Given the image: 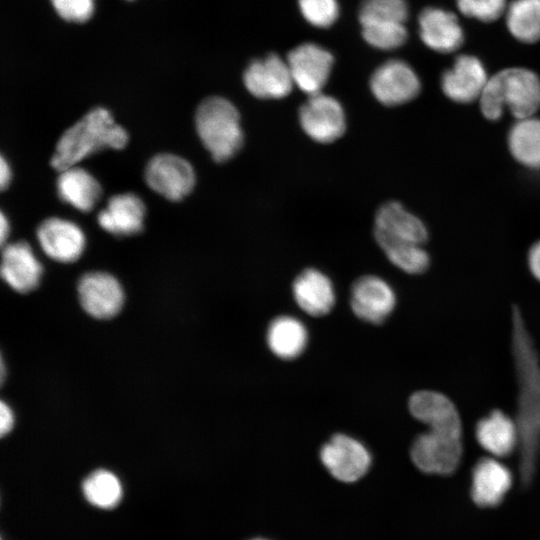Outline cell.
Returning a JSON list of instances; mask_svg holds the SVG:
<instances>
[{
    "label": "cell",
    "instance_id": "cell-31",
    "mask_svg": "<svg viewBox=\"0 0 540 540\" xmlns=\"http://www.w3.org/2000/svg\"><path fill=\"white\" fill-rule=\"evenodd\" d=\"M408 6L405 0H364L359 10L360 23L399 22L405 23Z\"/></svg>",
    "mask_w": 540,
    "mask_h": 540
},
{
    "label": "cell",
    "instance_id": "cell-21",
    "mask_svg": "<svg viewBox=\"0 0 540 540\" xmlns=\"http://www.w3.org/2000/svg\"><path fill=\"white\" fill-rule=\"evenodd\" d=\"M145 205L131 192L113 195L97 216L102 229L116 236H131L143 230Z\"/></svg>",
    "mask_w": 540,
    "mask_h": 540
},
{
    "label": "cell",
    "instance_id": "cell-33",
    "mask_svg": "<svg viewBox=\"0 0 540 540\" xmlns=\"http://www.w3.org/2000/svg\"><path fill=\"white\" fill-rule=\"evenodd\" d=\"M303 17L313 26L327 28L337 19V0H298Z\"/></svg>",
    "mask_w": 540,
    "mask_h": 540
},
{
    "label": "cell",
    "instance_id": "cell-26",
    "mask_svg": "<svg viewBox=\"0 0 540 540\" xmlns=\"http://www.w3.org/2000/svg\"><path fill=\"white\" fill-rule=\"evenodd\" d=\"M266 339L273 354L281 359L290 360L304 351L308 333L299 319L279 316L271 321Z\"/></svg>",
    "mask_w": 540,
    "mask_h": 540
},
{
    "label": "cell",
    "instance_id": "cell-34",
    "mask_svg": "<svg viewBox=\"0 0 540 540\" xmlns=\"http://www.w3.org/2000/svg\"><path fill=\"white\" fill-rule=\"evenodd\" d=\"M58 15L70 22H85L93 14L94 0H51Z\"/></svg>",
    "mask_w": 540,
    "mask_h": 540
},
{
    "label": "cell",
    "instance_id": "cell-17",
    "mask_svg": "<svg viewBox=\"0 0 540 540\" xmlns=\"http://www.w3.org/2000/svg\"><path fill=\"white\" fill-rule=\"evenodd\" d=\"M36 236L44 253L61 263L78 260L85 248V235L80 227L58 217L43 220L36 230Z\"/></svg>",
    "mask_w": 540,
    "mask_h": 540
},
{
    "label": "cell",
    "instance_id": "cell-12",
    "mask_svg": "<svg viewBox=\"0 0 540 540\" xmlns=\"http://www.w3.org/2000/svg\"><path fill=\"white\" fill-rule=\"evenodd\" d=\"M374 236L378 245L390 242L423 245L429 236L425 223L397 201L383 204L376 212Z\"/></svg>",
    "mask_w": 540,
    "mask_h": 540
},
{
    "label": "cell",
    "instance_id": "cell-28",
    "mask_svg": "<svg viewBox=\"0 0 540 540\" xmlns=\"http://www.w3.org/2000/svg\"><path fill=\"white\" fill-rule=\"evenodd\" d=\"M87 501L102 509H111L121 500L122 487L119 479L110 471L97 470L82 484Z\"/></svg>",
    "mask_w": 540,
    "mask_h": 540
},
{
    "label": "cell",
    "instance_id": "cell-22",
    "mask_svg": "<svg viewBox=\"0 0 540 540\" xmlns=\"http://www.w3.org/2000/svg\"><path fill=\"white\" fill-rule=\"evenodd\" d=\"M475 437L493 457L509 456L519 446L516 421L500 410H493L477 422Z\"/></svg>",
    "mask_w": 540,
    "mask_h": 540
},
{
    "label": "cell",
    "instance_id": "cell-27",
    "mask_svg": "<svg viewBox=\"0 0 540 540\" xmlns=\"http://www.w3.org/2000/svg\"><path fill=\"white\" fill-rule=\"evenodd\" d=\"M505 23L517 41L534 44L540 41V0H513L507 5Z\"/></svg>",
    "mask_w": 540,
    "mask_h": 540
},
{
    "label": "cell",
    "instance_id": "cell-20",
    "mask_svg": "<svg viewBox=\"0 0 540 540\" xmlns=\"http://www.w3.org/2000/svg\"><path fill=\"white\" fill-rule=\"evenodd\" d=\"M511 471L495 457L479 459L472 470L471 497L480 507H494L511 488Z\"/></svg>",
    "mask_w": 540,
    "mask_h": 540
},
{
    "label": "cell",
    "instance_id": "cell-29",
    "mask_svg": "<svg viewBox=\"0 0 540 540\" xmlns=\"http://www.w3.org/2000/svg\"><path fill=\"white\" fill-rule=\"evenodd\" d=\"M379 246L394 266L408 274L424 273L430 266V255L423 245L390 242Z\"/></svg>",
    "mask_w": 540,
    "mask_h": 540
},
{
    "label": "cell",
    "instance_id": "cell-24",
    "mask_svg": "<svg viewBox=\"0 0 540 540\" xmlns=\"http://www.w3.org/2000/svg\"><path fill=\"white\" fill-rule=\"evenodd\" d=\"M56 186L60 199L81 212L93 210L102 195L97 179L76 165L59 172Z\"/></svg>",
    "mask_w": 540,
    "mask_h": 540
},
{
    "label": "cell",
    "instance_id": "cell-25",
    "mask_svg": "<svg viewBox=\"0 0 540 540\" xmlns=\"http://www.w3.org/2000/svg\"><path fill=\"white\" fill-rule=\"evenodd\" d=\"M507 147L521 166L540 170V118L517 119L508 130Z\"/></svg>",
    "mask_w": 540,
    "mask_h": 540
},
{
    "label": "cell",
    "instance_id": "cell-15",
    "mask_svg": "<svg viewBox=\"0 0 540 540\" xmlns=\"http://www.w3.org/2000/svg\"><path fill=\"white\" fill-rule=\"evenodd\" d=\"M409 411L428 430L462 437V423L454 403L444 394L421 390L411 395Z\"/></svg>",
    "mask_w": 540,
    "mask_h": 540
},
{
    "label": "cell",
    "instance_id": "cell-14",
    "mask_svg": "<svg viewBox=\"0 0 540 540\" xmlns=\"http://www.w3.org/2000/svg\"><path fill=\"white\" fill-rule=\"evenodd\" d=\"M246 89L260 99H280L291 92L294 82L287 61L276 54L252 61L243 75Z\"/></svg>",
    "mask_w": 540,
    "mask_h": 540
},
{
    "label": "cell",
    "instance_id": "cell-18",
    "mask_svg": "<svg viewBox=\"0 0 540 540\" xmlns=\"http://www.w3.org/2000/svg\"><path fill=\"white\" fill-rule=\"evenodd\" d=\"M421 41L431 50L447 54L464 43V30L456 14L439 7H428L418 17Z\"/></svg>",
    "mask_w": 540,
    "mask_h": 540
},
{
    "label": "cell",
    "instance_id": "cell-19",
    "mask_svg": "<svg viewBox=\"0 0 540 540\" xmlns=\"http://www.w3.org/2000/svg\"><path fill=\"white\" fill-rule=\"evenodd\" d=\"M1 277L15 291L27 293L40 282L43 268L25 241L2 246Z\"/></svg>",
    "mask_w": 540,
    "mask_h": 540
},
{
    "label": "cell",
    "instance_id": "cell-35",
    "mask_svg": "<svg viewBox=\"0 0 540 540\" xmlns=\"http://www.w3.org/2000/svg\"><path fill=\"white\" fill-rule=\"evenodd\" d=\"M527 264L530 273L540 282V239L530 246L527 253Z\"/></svg>",
    "mask_w": 540,
    "mask_h": 540
},
{
    "label": "cell",
    "instance_id": "cell-5",
    "mask_svg": "<svg viewBox=\"0 0 540 540\" xmlns=\"http://www.w3.org/2000/svg\"><path fill=\"white\" fill-rule=\"evenodd\" d=\"M463 454L462 437L428 430L410 448L413 464L422 472L447 476L456 471Z\"/></svg>",
    "mask_w": 540,
    "mask_h": 540
},
{
    "label": "cell",
    "instance_id": "cell-9",
    "mask_svg": "<svg viewBox=\"0 0 540 540\" xmlns=\"http://www.w3.org/2000/svg\"><path fill=\"white\" fill-rule=\"evenodd\" d=\"M320 459L335 479L345 483L362 478L371 465V455L367 448L345 434H336L324 444Z\"/></svg>",
    "mask_w": 540,
    "mask_h": 540
},
{
    "label": "cell",
    "instance_id": "cell-6",
    "mask_svg": "<svg viewBox=\"0 0 540 540\" xmlns=\"http://www.w3.org/2000/svg\"><path fill=\"white\" fill-rule=\"evenodd\" d=\"M147 185L170 201H180L189 195L196 181L192 165L172 153L153 156L144 171Z\"/></svg>",
    "mask_w": 540,
    "mask_h": 540
},
{
    "label": "cell",
    "instance_id": "cell-11",
    "mask_svg": "<svg viewBox=\"0 0 540 540\" xmlns=\"http://www.w3.org/2000/svg\"><path fill=\"white\" fill-rule=\"evenodd\" d=\"M286 61L294 85L309 96L322 91L333 66L332 54L315 43L295 47Z\"/></svg>",
    "mask_w": 540,
    "mask_h": 540
},
{
    "label": "cell",
    "instance_id": "cell-3",
    "mask_svg": "<svg viewBox=\"0 0 540 540\" xmlns=\"http://www.w3.org/2000/svg\"><path fill=\"white\" fill-rule=\"evenodd\" d=\"M479 107L484 118L493 122L505 110L516 120L534 116L540 109V77L528 68H505L489 77Z\"/></svg>",
    "mask_w": 540,
    "mask_h": 540
},
{
    "label": "cell",
    "instance_id": "cell-7",
    "mask_svg": "<svg viewBox=\"0 0 540 540\" xmlns=\"http://www.w3.org/2000/svg\"><path fill=\"white\" fill-rule=\"evenodd\" d=\"M303 131L317 143L329 144L345 133L346 117L340 102L322 92L310 95L299 109Z\"/></svg>",
    "mask_w": 540,
    "mask_h": 540
},
{
    "label": "cell",
    "instance_id": "cell-39",
    "mask_svg": "<svg viewBox=\"0 0 540 540\" xmlns=\"http://www.w3.org/2000/svg\"><path fill=\"white\" fill-rule=\"evenodd\" d=\"M252 540H267V539L255 538V539H252Z\"/></svg>",
    "mask_w": 540,
    "mask_h": 540
},
{
    "label": "cell",
    "instance_id": "cell-2",
    "mask_svg": "<svg viewBox=\"0 0 540 540\" xmlns=\"http://www.w3.org/2000/svg\"><path fill=\"white\" fill-rule=\"evenodd\" d=\"M128 140L127 131L114 121L111 113L97 107L61 135L50 164L60 172L103 149H123Z\"/></svg>",
    "mask_w": 540,
    "mask_h": 540
},
{
    "label": "cell",
    "instance_id": "cell-30",
    "mask_svg": "<svg viewBox=\"0 0 540 540\" xmlns=\"http://www.w3.org/2000/svg\"><path fill=\"white\" fill-rule=\"evenodd\" d=\"M362 35L371 46L392 50L401 47L408 38L405 23L399 22H366L362 23Z\"/></svg>",
    "mask_w": 540,
    "mask_h": 540
},
{
    "label": "cell",
    "instance_id": "cell-1",
    "mask_svg": "<svg viewBox=\"0 0 540 540\" xmlns=\"http://www.w3.org/2000/svg\"><path fill=\"white\" fill-rule=\"evenodd\" d=\"M512 354L517 380L516 424L519 473L524 486L534 479L540 457V358L520 309L512 311Z\"/></svg>",
    "mask_w": 540,
    "mask_h": 540
},
{
    "label": "cell",
    "instance_id": "cell-10",
    "mask_svg": "<svg viewBox=\"0 0 540 540\" xmlns=\"http://www.w3.org/2000/svg\"><path fill=\"white\" fill-rule=\"evenodd\" d=\"M482 61L474 55H458L440 80L443 94L452 102L469 104L479 100L488 80Z\"/></svg>",
    "mask_w": 540,
    "mask_h": 540
},
{
    "label": "cell",
    "instance_id": "cell-23",
    "mask_svg": "<svg viewBox=\"0 0 540 540\" xmlns=\"http://www.w3.org/2000/svg\"><path fill=\"white\" fill-rule=\"evenodd\" d=\"M292 291L297 305L311 316L326 315L335 304V291L331 280L314 268L306 269L296 277Z\"/></svg>",
    "mask_w": 540,
    "mask_h": 540
},
{
    "label": "cell",
    "instance_id": "cell-32",
    "mask_svg": "<svg viewBox=\"0 0 540 540\" xmlns=\"http://www.w3.org/2000/svg\"><path fill=\"white\" fill-rule=\"evenodd\" d=\"M458 10L466 17L490 23L504 16L506 0H456Z\"/></svg>",
    "mask_w": 540,
    "mask_h": 540
},
{
    "label": "cell",
    "instance_id": "cell-13",
    "mask_svg": "<svg viewBox=\"0 0 540 540\" xmlns=\"http://www.w3.org/2000/svg\"><path fill=\"white\" fill-rule=\"evenodd\" d=\"M77 289L83 309L94 318L109 319L123 306V289L118 280L107 272L85 273L79 279Z\"/></svg>",
    "mask_w": 540,
    "mask_h": 540
},
{
    "label": "cell",
    "instance_id": "cell-38",
    "mask_svg": "<svg viewBox=\"0 0 540 540\" xmlns=\"http://www.w3.org/2000/svg\"><path fill=\"white\" fill-rule=\"evenodd\" d=\"M9 234V223L6 219L4 213L0 214V242L1 246H4V243Z\"/></svg>",
    "mask_w": 540,
    "mask_h": 540
},
{
    "label": "cell",
    "instance_id": "cell-4",
    "mask_svg": "<svg viewBox=\"0 0 540 540\" xmlns=\"http://www.w3.org/2000/svg\"><path fill=\"white\" fill-rule=\"evenodd\" d=\"M195 127L212 159L223 163L241 149L244 134L237 108L229 100L212 96L204 99L195 113Z\"/></svg>",
    "mask_w": 540,
    "mask_h": 540
},
{
    "label": "cell",
    "instance_id": "cell-36",
    "mask_svg": "<svg viewBox=\"0 0 540 540\" xmlns=\"http://www.w3.org/2000/svg\"><path fill=\"white\" fill-rule=\"evenodd\" d=\"M14 425V415L10 407L4 402L1 401L0 404V434L5 436L8 434Z\"/></svg>",
    "mask_w": 540,
    "mask_h": 540
},
{
    "label": "cell",
    "instance_id": "cell-8",
    "mask_svg": "<svg viewBox=\"0 0 540 540\" xmlns=\"http://www.w3.org/2000/svg\"><path fill=\"white\" fill-rule=\"evenodd\" d=\"M370 89L385 106H400L414 100L421 91L416 71L405 61L393 59L381 64L371 75Z\"/></svg>",
    "mask_w": 540,
    "mask_h": 540
},
{
    "label": "cell",
    "instance_id": "cell-16",
    "mask_svg": "<svg viewBox=\"0 0 540 540\" xmlns=\"http://www.w3.org/2000/svg\"><path fill=\"white\" fill-rule=\"evenodd\" d=\"M350 304L358 318L379 324L394 310L396 295L385 280L378 276L366 275L353 283Z\"/></svg>",
    "mask_w": 540,
    "mask_h": 540
},
{
    "label": "cell",
    "instance_id": "cell-37",
    "mask_svg": "<svg viewBox=\"0 0 540 540\" xmlns=\"http://www.w3.org/2000/svg\"><path fill=\"white\" fill-rule=\"evenodd\" d=\"M11 180V170L3 156L0 158V187L5 190Z\"/></svg>",
    "mask_w": 540,
    "mask_h": 540
}]
</instances>
